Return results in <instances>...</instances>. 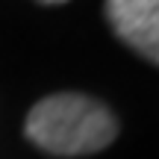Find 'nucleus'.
<instances>
[{
	"label": "nucleus",
	"mask_w": 159,
	"mask_h": 159,
	"mask_svg": "<svg viewBox=\"0 0 159 159\" xmlns=\"http://www.w3.org/2000/svg\"><path fill=\"white\" fill-rule=\"evenodd\" d=\"M24 133L53 156H85L106 150L118 139V118L106 103L80 91L47 94L30 109Z\"/></svg>",
	"instance_id": "1"
},
{
	"label": "nucleus",
	"mask_w": 159,
	"mask_h": 159,
	"mask_svg": "<svg viewBox=\"0 0 159 159\" xmlns=\"http://www.w3.org/2000/svg\"><path fill=\"white\" fill-rule=\"evenodd\" d=\"M106 21L130 50L159 65V0H106Z\"/></svg>",
	"instance_id": "2"
},
{
	"label": "nucleus",
	"mask_w": 159,
	"mask_h": 159,
	"mask_svg": "<svg viewBox=\"0 0 159 159\" xmlns=\"http://www.w3.org/2000/svg\"><path fill=\"white\" fill-rule=\"evenodd\" d=\"M39 3H47V6H56V3H68V0H39Z\"/></svg>",
	"instance_id": "3"
}]
</instances>
